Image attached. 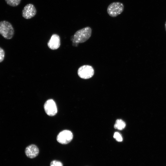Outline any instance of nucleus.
<instances>
[{"label":"nucleus","mask_w":166,"mask_h":166,"mask_svg":"<svg viewBox=\"0 0 166 166\" xmlns=\"http://www.w3.org/2000/svg\"><path fill=\"white\" fill-rule=\"evenodd\" d=\"M44 108L45 112L49 116H53L57 113L56 105L53 99L47 100L44 104Z\"/></svg>","instance_id":"7"},{"label":"nucleus","mask_w":166,"mask_h":166,"mask_svg":"<svg viewBox=\"0 0 166 166\" xmlns=\"http://www.w3.org/2000/svg\"><path fill=\"white\" fill-rule=\"evenodd\" d=\"M125 123L121 119H118L116 121L114 127L116 129L121 130L125 128Z\"/></svg>","instance_id":"10"},{"label":"nucleus","mask_w":166,"mask_h":166,"mask_svg":"<svg viewBox=\"0 0 166 166\" xmlns=\"http://www.w3.org/2000/svg\"><path fill=\"white\" fill-rule=\"evenodd\" d=\"M37 13V10L34 6L31 3L26 5L22 11V17L26 19H30L34 17Z\"/></svg>","instance_id":"6"},{"label":"nucleus","mask_w":166,"mask_h":166,"mask_svg":"<svg viewBox=\"0 0 166 166\" xmlns=\"http://www.w3.org/2000/svg\"><path fill=\"white\" fill-rule=\"evenodd\" d=\"M73 137V134L71 131L65 130L59 133L57 136V140L59 143L63 144H66L71 141Z\"/></svg>","instance_id":"5"},{"label":"nucleus","mask_w":166,"mask_h":166,"mask_svg":"<svg viewBox=\"0 0 166 166\" xmlns=\"http://www.w3.org/2000/svg\"><path fill=\"white\" fill-rule=\"evenodd\" d=\"M50 166H63V165L61 161L54 160L50 162Z\"/></svg>","instance_id":"12"},{"label":"nucleus","mask_w":166,"mask_h":166,"mask_svg":"<svg viewBox=\"0 0 166 166\" xmlns=\"http://www.w3.org/2000/svg\"><path fill=\"white\" fill-rule=\"evenodd\" d=\"M77 74L80 78L83 79H88L91 78L93 76L94 70L91 66L84 65L79 68Z\"/></svg>","instance_id":"4"},{"label":"nucleus","mask_w":166,"mask_h":166,"mask_svg":"<svg viewBox=\"0 0 166 166\" xmlns=\"http://www.w3.org/2000/svg\"><path fill=\"white\" fill-rule=\"evenodd\" d=\"M61 45L59 36L56 34H53L49 41L47 45L50 49L55 50L58 49Z\"/></svg>","instance_id":"9"},{"label":"nucleus","mask_w":166,"mask_h":166,"mask_svg":"<svg viewBox=\"0 0 166 166\" xmlns=\"http://www.w3.org/2000/svg\"><path fill=\"white\" fill-rule=\"evenodd\" d=\"M5 52L4 50L0 47V62H2L4 59Z\"/></svg>","instance_id":"14"},{"label":"nucleus","mask_w":166,"mask_h":166,"mask_svg":"<svg viewBox=\"0 0 166 166\" xmlns=\"http://www.w3.org/2000/svg\"><path fill=\"white\" fill-rule=\"evenodd\" d=\"M0 34L6 39H11L14 34V30L12 24L6 21L0 22Z\"/></svg>","instance_id":"2"},{"label":"nucleus","mask_w":166,"mask_h":166,"mask_svg":"<svg viewBox=\"0 0 166 166\" xmlns=\"http://www.w3.org/2000/svg\"><path fill=\"white\" fill-rule=\"evenodd\" d=\"M25 152L27 157L33 159L36 157L38 155L39 150L36 145L32 144L29 145L26 148Z\"/></svg>","instance_id":"8"},{"label":"nucleus","mask_w":166,"mask_h":166,"mask_svg":"<svg viewBox=\"0 0 166 166\" xmlns=\"http://www.w3.org/2000/svg\"><path fill=\"white\" fill-rule=\"evenodd\" d=\"M165 29L166 31V21L165 23Z\"/></svg>","instance_id":"15"},{"label":"nucleus","mask_w":166,"mask_h":166,"mask_svg":"<svg viewBox=\"0 0 166 166\" xmlns=\"http://www.w3.org/2000/svg\"><path fill=\"white\" fill-rule=\"evenodd\" d=\"M124 8V5L122 3L119 2H113L108 6L107 12L110 17H115L123 11Z\"/></svg>","instance_id":"3"},{"label":"nucleus","mask_w":166,"mask_h":166,"mask_svg":"<svg viewBox=\"0 0 166 166\" xmlns=\"http://www.w3.org/2000/svg\"><path fill=\"white\" fill-rule=\"evenodd\" d=\"M21 1V0H5L7 4L13 7L18 6L20 3Z\"/></svg>","instance_id":"11"},{"label":"nucleus","mask_w":166,"mask_h":166,"mask_svg":"<svg viewBox=\"0 0 166 166\" xmlns=\"http://www.w3.org/2000/svg\"><path fill=\"white\" fill-rule=\"evenodd\" d=\"M113 137L117 141L121 142L122 141V138L121 135L118 132H115L114 134Z\"/></svg>","instance_id":"13"},{"label":"nucleus","mask_w":166,"mask_h":166,"mask_svg":"<svg viewBox=\"0 0 166 166\" xmlns=\"http://www.w3.org/2000/svg\"><path fill=\"white\" fill-rule=\"evenodd\" d=\"M92 32V29L90 27H85L77 31L71 37V40L74 43L78 44L84 43L90 38Z\"/></svg>","instance_id":"1"}]
</instances>
